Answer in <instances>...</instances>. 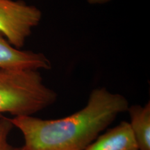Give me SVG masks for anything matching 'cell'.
I'll return each mask as SVG.
<instances>
[{
	"label": "cell",
	"mask_w": 150,
	"mask_h": 150,
	"mask_svg": "<svg viewBox=\"0 0 150 150\" xmlns=\"http://www.w3.org/2000/svg\"><path fill=\"white\" fill-rule=\"evenodd\" d=\"M56 98L38 70L0 69V114L32 115L53 104Z\"/></svg>",
	"instance_id": "7a4b0ae2"
},
{
	"label": "cell",
	"mask_w": 150,
	"mask_h": 150,
	"mask_svg": "<svg viewBox=\"0 0 150 150\" xmlns=\"http://www.w3.org/2000/svg\"><path fill=\"white\" fill-rule=\"evenodd\" d=\"M130 125L139 150H150V104L128 108Z\"/></svg>",
	"instance_id": "8992f818"
},
{
	"label": "cell",
	"mask_w": 150,
	"mask_h": 150,
	"mask_svg": "<svg viewBox=\"0 0 150 150\" xmlns=\"http://www.w3.org/2000/svg\"><path fill=\"white\" fill-rule=\"evenodd\" d=\"M51 66L50 61L43 54L16 48L0 33V69L38 70H48Z\"/></svg>",
	"instance_id": "277c9868"
},
{
	"label": "cell",
	"mask_w": 150,
	"mask_h": 150,
	"mask_svg": "<svg viewBox=\"0 0 150 150\" xmlns=\"http://www.w3.org/2000/svg\"><path fill=\"white\" fill-rule=\"evenodd\" d=\"M41 18L42 13L34 6L22 1L0 0V33L16 48L24 45Z\"/></svg>",
	"instance_id": "3957f363"
},
{
	"label": "cell",
	"mask_w": 150,
	"mask_h": 150,
	"mask_svg": "<svg viewBox=\"0 0 150 150\" xmlns=\"http://www.w3.org/2000/svg\"><path fill=\"white\" fill-rule=\"evenodd\" d=\"M128 108L122 95L99 88L92 91L85 107L67 117L42 120L29 115L11 120L24 136L22 150H84Z\"/></svg>",
	"instance_id": "6da1fadb"
},
{
	"label": "cell",
	"mask_w": 150,
	"mask_h": 150,
	"mask_svg": "<svg viewBox=\"0 0 150 150\" xmlns=\"http://www.w3.org/2000/svg\"><path fill=\"white\" fill-rule=\"evenodd\" d=\"M13 127L11 118L0 116V150H22V147H15L8 142V136Z\"/></svg>",
	"instance_id": "52a82bcc"
},
{
	"label": "cell",
	"mask_w": 150,
	"mask_h": 150,
	"mask_svg": "<svg viewBox=\"0 0 150 150\" xmlns=\"http://www.w3.org/2000/svg\"><path fill=\"white\" fill-rule=\"evenodd\" d=\"M110 0H88V2L91 4H102L107 3Z\"/></svg>",
	"instance_id": "ba28073f"
},
{
	"label": "cell",
	"mask_w": 150,
	"mask_h": 150,
	"mask_svg": "<svg viewBox=\"0 0 150 150\" xmlns=\"http://www.w3.org/2000/svg\"><path fill=\"white\" fill-rule=\"evenodd\" d=\"M84 150H139L129 122L122 121L108 129Z\"/></svg>",
	"instance_id": "5b68a950"
}]
</instances>
